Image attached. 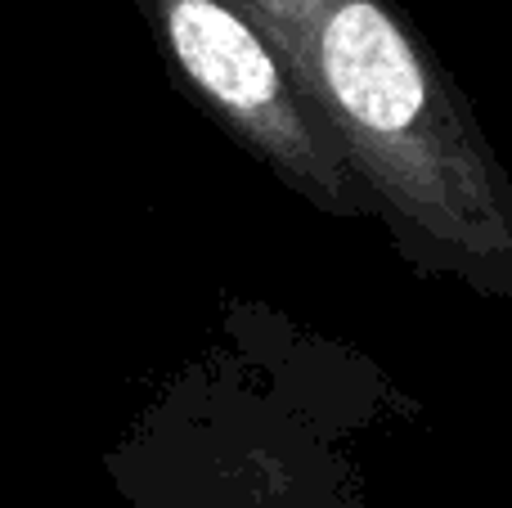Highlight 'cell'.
Returning a JSON list of instances; mask_svg holds the SVG:
<instances>
[{
    "instance_id": "6da1fadb",
    "label": "cell",
    "mask_w": 512,
    "mask_h": 508,
    "mask_svg": "<svg viewBox=\"0 0 512 508\" xmlns=\"http://www.w3.org/2000/svg\"><path fill=\"white\" fill-rule=\"evenodd\" d=\"M342 140L396 257L512 302V176L396 0H239Z\"/></svg>"
},
{
    "instance_id": "7a4b0ae2",
    "label": "cell",
    "mask_w": 512,
    "mask_h": 508,
    "mask_svg": "<svg viewBox=\"0 0 512 508\" xmlns=\"http://www.w3.org/2000/svg\"><path fill=\"white\" fill-rule=\"evenodd\" d=\"M180 95L328 221H378L369 185L239 0H135Z\"/></svg>"
}]
</instances>
